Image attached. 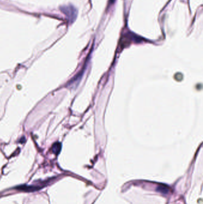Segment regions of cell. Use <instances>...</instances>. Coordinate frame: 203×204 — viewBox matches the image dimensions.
Here are the masks:
<instances>
[{
    "instance_id": "1",
    "label": "cell",
    "mask_w": 203,
    "mask_h": 204,
    "mask_svg": "<svg viewBox=\"0 0 203 204\" xmlns=\"http://www.w3.org/2000/svg\"><path fill=\"white\" fill-rule=\"evenodd\" d=\"M61 10L63 13H64L69 18L73 19L75 18L74 14V10L71 7L69 6H63L61 7Z\"/></svg>"
},
{
    "instance_id": "2",
    "label": "cell",
    "mask_w": 203,
    "mask_h": 204,
    "mask_svg": "<svg viewBox=\"0 0 203 204\" xmlns=\"http://www.w3.org/2000/svg\"><path fill=\"white\" fill-rule=\"evenodd\" d=\"M157 191L161 194H167L169 191V189L166 185H159L157 187Z\"/></svg>"
},
{
    "instance_id": "3",
    "label": "cell",
    "mask_w": 203,
    "mask_h": 204,
    "mask_svg": "<svg viewBox=\"0 0 203 204\" xmlns=\"http://www.w3.org/2000/svg\"><path fill=\"white\" fill-rule=\"evenodd\" d=\"M61 150V144L60 143H56L54 144L52 146V151L56 154H59Z\"/></svg>"
}]
</instances>
